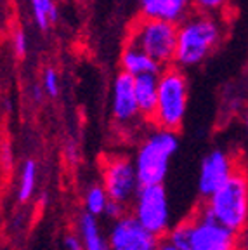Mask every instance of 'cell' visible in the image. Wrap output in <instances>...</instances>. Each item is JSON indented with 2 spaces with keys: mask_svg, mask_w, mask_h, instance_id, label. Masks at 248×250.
Wrapping results in <instances>:
<instances>
[{
  "mask_svg": "<svg viewBox=\"0 0 248 250\" xmlns=\"http://www.w3.org/2000/svg\"><path fill=\"white\" fill-rule=\"evenodd\" d=\"M120 68L122 71L132 75V77H139V75L146 73H160L163 70L151 56H147L139 47L132 45L128 42L125 43L124 51H122Z\"/></svg>",
  "mask_w": 248,
  "mask_h": 250,
  "instance_id": "5bb4252c",
  "label": "cell"
},
{
  "mask_svg": "<svg viewBox=\"0 0 248 250\" xmlns=\"http://www.w3.org/2000/svg\"><path fill=\"white\" fill-rule=\"evenodd\" d=\"M245 127H247V137H248V113H247V118H245Z\"/></svg>",
  "mask_w": 248,
  "mask_h": 250,
  "instance_id": "4316f807",
  "label": "cell"
},
{
  "mask_svg": "<svg viewBox=\"0 0 248 250\" xmlns=\"http://www.w3.org/2000/svg\"><path fill=\"white\" fill-rule=\"evenodd\" d=\"M189 236H191V221H183V223L170 226V229L167 231L165 238L168 243L179 247V249L187 250L189 249Z\"/></svg>",
  "mask_w": 248,
  "mask_h": 250,
  "instance_id": "d6986e66",
  "label": "cell"
},
{
  "mask_svg": "<svg viewBox=\"0 0 248 250\" xmlns=\"http://www.w3.org/2000/svg\"><path fill=\"white\" fill-rule=\"evenodd\" d=\"M224 24L217 16L191 12L183 23L177 24V45L174 64L183 70L202 64L221 43Z\"/></svg>",
  "mask_w": 248,
  "mask_h": 250,
  "instance_id": "6da1fadb",
  "label": "cell"
},
{
  "mask_svg": "<svg viewBox=\"0 0 248 250\" xmlns=\"http://www.w3.org/2000/svg\"><path fill=\"white\" fill-rule=\"evenodd\" d=\"M194 12L193 0H139V14L149 20L179 24Z\"/></svg>",
  "mask_w": 248,
  "mask_h": 250,
  "instance_id": "7c38bea8",
  "label": "cell"
},
{
  "mask_svg": "<svg viewBox=\"0 0 248 250\" xmlns=\"http://www.w3.org/2000/svg\"><path fill=\"white\" fill-rule=\"evenodd\" d=\"M108 243L111 250H156L160 236L147 231L132 214H125L113 221Z\"/></svg>",
  "mask_w": 248,
  "mask_h": 250,
  "instance_id": "9c48e42d",
  "label": "cell"
},
{
  "mask_svg": "<svg viewBox=\"0 0 248 250\" xmlns=\"http://www.w3.org/2000/svg\"><path fill=\"white\" fill-rule=\"evenodd\" d=\"M200 212L240 233L248 224V177L236 170L219 189L205 198Z\"/></svg>",
  "mask_w": 248,
  "mask_h": 250,
  "instance_id": "7a4b0ae2",
  "label": "cell"
},
{
  "mask_svg": "<svg viewBox=\"0 0 248 250\" xmlns=\"http://www.w3.org/2000/svg\"><path fill=\"white\" fill-rule=\"evenodd\" d=\"M156 250H183V249H179V247L172 245V243H168L167 240H165V242H160V245Z\"/></svg>",
  "mask_w": 248,
  "mask_h": 250,
  "instance_id": "484cf974",
  "label": "cell"
},
{
  "mask_svg": "<svg viewBox=\"0 0 248 250\" xmlns=\"http://www.w3.org/2000/svg\"><path fill=\"white\" fill-rule=\"evenodd\" d=\"M64 247H66V250H85L80 234H78V236L77 234H68L64 238Z\"/></svg>",
  "mask_w": 248,
  "mask_h": 250,
  "instance_id": "cb8c5ba5",
  "label": "cell"
},
{
  "mask_svg": "<svg viewBox=\"0 0 248 250\" xmlns=\"http://www.w3.org/2000/svg\"><path fill=\"white\" fill-rule=\"evenodd\" d=\"M109 195L106 193L104 186L103 184H94L87 189L85 193V210L92 215H103L108 207L109 202Z\"/></svg>",
  "mask_w": 248,
  "mask_h": 250,
  "instance_id": "e0dca14e",
  "label": "cell"
},
{
  "mask_svg": "<svg viewBox=\"0 0 248 250\" xmlns=\"http://www.w3.org/2000/svg\"><path fill=\"white\" fill-rule=\"evenodd\" d=\"M132 215L156 236H165L172 226V212L163 184L141 186L132 200Z\"/></svg>",
  "mask_w": 248,
  "mask_h": 250,
  "instance_id": "8992f818",
  "label": "cell"
},
{
  "mask_svg": "<svg viewBox=\"0 0 248 250\" xmlns=\"http://www.w3.org/2000/svg\"><path fill=\"white\" fill-rule=\"evenodd\" d=\"M187 78L183 68L170 64L158 73V99L151 122L155 127L177 132L187 111Z\"/></svg>",
  "mask_w": 248,
  "mask_h": 250,
  "instance_id": "277c9868",
  "label": "cell"
},
{
  "mask_svg": "<svg viewBox=\"0 0 248 250\" xmlns=\"http://www.w3.org/2000/svg\"><path fill=\"white\" fill-rule=\"evenodd\" d=\"M134 92L141 117L151 122L158 99V73H146L134 77Z\"/></svg>",
  "mask_w": 248,
  "mask_h": 250,
  "instance_id": "4fadbf2b",
  "label": "cell"
},
{
  "mask_svg": "<svg viewBox=\"0 0 248 250\" xmlns=\"http://www.w3.org/2000/svg\"><path fill=\"white\" fill-rule=\"evenodd\" d=\"M125 207H127V205L117 202V200H109L108 207H106V210H104V215H108L111 221H117L122 215H125Z\"/></svg>",
  "mask_w": 248,
  "mask_h": 250,
  "instance_id": "603a6c76",
  "label": "cell"
},
{
  "mask_svg": "<svg viewBox=\"0 0 248 250\" xmlns=\"http://www.w3.org/2000/svg\"><path fill=\"white\" fill-rule=\"evenodd\" d=\"M111 113L120 125L132 124L137 118H143L137 106L136 92H134V77L125 71H120L113 80Z\"/></svg>",
  "mask_w": 248,
  "mask_h": 250,
  "instance_id": "8fae6325",
  "label": "cell"
},
{
  "mask_svg": "<svg viewBox=\"0 0 248 250\" xmlns=\"http://www.w3.org/2000/svg\"><path fill=\"white\" fill-rule=\"evenodd\" d=\"M28 2L33 21L42 31H47L59 21V5L56 0H28Z\"/></svg>",
  "mask_w": 248,
  "mask_h": 250,
  "instance_id": "2e32d148",
  "label": "cell"
},
{
  "mask_svg": "<svg viewBox=\"0 0 248 250\" xmlns=\"http://www.w3.org/2000/svg\"><path fill=\"white\" fill-rule=\"evenodd\" d=\"M35 183H37V164L33 160H26L23 165L20 177V191H18V198L21 202H26L31 198L33 191H35Z\"/></svg>",
  "mask_w": 248,
  "mask_h": 250,
  "instance_id": "ac0fdd59",
  "label": "cell"
},
{
  "mask_svg": "<svg viewBox=\"0 0 248 250\" xmlns=\"http://www.w3.org/2000/svg\"><path fill=\"white\" fill-rule=\"evenodd\" d=\"M42 89L45 90L47 96L56 98L61 89V82H59V73L54 68H45L42 75Z\"/></svg>",
  "mask_w": 248,
  "mask_h": 250,
  "instance_id": "44dd1931",
  "label": "cell"
},
{
  "mask_svg": "<svg viewBox=\"0 0 248 250\" xmlns=\"http://www.w3.org/2000/svg\"><path fill=\"white\" fill-rule=\"evenodd\" d=\"M189 221L191 236L187 250H240L238 231L229 229L202 212Z\"/></svg>",
  "mask_w": 248,
  "mask_h": 250,
  "instance_id": "52a82bcc",
  "label": "cell"
},
{
  "mask_svg": "<svg viewBox=\"0 0 248 250\" xmlns=\"http://www.w3.org/2000/svg\"><path fill=\"white\" fill-rule=\"evenodd\" d=\"M78 234L85 250H111L108 240L103 236L101 228L97 224V217L89 212L82 214L78 219Z\"/></svg>",
  "mask_w": 248,
  "mask_h": 250,
  "instance_id": "9a60e30c",
  "label": "cell"
},
{
  "mask_svg": "<svg viewBox=\"0 0 248 250\" xmlns=\"http://www.w3.org/2000/svg\"><path fill=\"white\" fill-rule=\"evenodd\" d=\"M231 155L222 149H213L212 153L203 158L202 167H200V176H198V189L203 198L212 195L215 189L222 186L229 177L236 172Z\"/></svg>",
  "mask_w": 248,
  "mask_h": 250,
  "instance_id": "30bf717a",
  "label": "cell"
},
{
  "mask_svg": "<svg viewBox=\"0 0 248 250\" xmlns=\"http://www.w3.org/2000/svg\"><path fill=\"white\" fill-rule=\"evenodd\" d=\"M12 51L16 52V56H26L28 52V35L24 33L23 30H18L14 31V35H12Z\"/></svg>",
  "mask_w": 248,
  "mask_h": 250,
  "instance_id": "7402d4cb",
  "label": "cell"
},
{
  "mask_svg": "<svg viewBox=\"0 0 248 250\" xmlns=\"http://www.w3.org/2000/svg\"><path fill=\"white\" fill-rule=\"evenodd\" d=\"M103 186L111 200L128 205L141 188L134 162L125 156H113L103 167Z\"/></svg>",
  "mask_w": 248,
  "mask_h": 250,
  "instance_id": "ba28073f",
  "label": "cell"
},
{
  "mask_svg": "<svg viewBox=\"0 0 248 250\" xmlns=\"http://www.w3.org/2000/svg\"><path fill=\"white\" fill-rule=\"evenodd\" d=\"M179 148L177 132L156 127L147 134L137 146L134 156V167L141 186L163 184L168 174L172 156Z\"/></svg>",
  "mask_w": 248,
  "mask_h": 250,
  "instance_id": "3957f363",
  "label": "cell"
},
{
  "mask_svg": "<svg viewBox=\"0 0 248 250\" xmlns=\"http://www.w3.org/2000/svg\"><path fill=\"white\" fill-rule=\"evenodd\" d=\"M127 42L151 56L162 68L170 66L177 45V24L141 16L128 30Z\"/></svg>",
  "mask_w": 248,
  "mask_h": 250,
  "instance_id": "5b68a950",
  "label": "cell"
},
{
  "mask_svg": "<svg viewBox=\"0 0 248 250\" xmlns=\"http://www.w3.org/2000/svg\"><path fill=\"white\" fill-rule=\"evenodd\" d=\"M240 245L243 247V250H248V224L241 229V238H240Z\"/></svg>",
  "mask_w": 248,
  "mask_h": 250,
  "instance_id": "d4e9b609",
  "label": "cell"
},
{
  "mask_svg": "<svg viewBox=\"0 0 248 250\" xmlns=\"http://www.w3.org/2000/svg\"><path fill=\"white\" fill-rule=\"evenodd\" d=\"M229 0H193V7L196 12L203 14L219 16L226 7H227Z\"/></svg>",
  "mask_w": 248,
  "mask_h": 250,
  "instance_id": "ffe728a7",
  "label": "cell"
}]
</instances>
